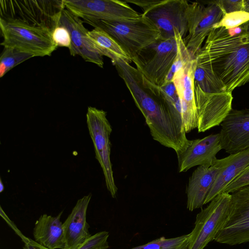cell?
I'll list each match as a JSON object with an SVG mask.
<instances>
[{
	"instance_id": "obj_1",
	"label": "cell",
	"mask_w": 249,
	"mask_h": 249,
	"mask_svg": "<svg viewBox=\"0 0 249 249\" xmlns=\"http://www.w3.org/2000/svg\"><path fill=\"white\" fill-rule=\"evenodd\" d=\"M0 29L4 47L35 56H50L57 46L52 34L59 25L63 0L0 1Z\"/></svg>"
},
{
	"instance_id": "obj_2",
	"label": "cell",
	"mask_w": 249,
	"mask_h": 249,
	"mask_svg": "<svg viewBox=\"0 0 249 249\" xmlns=\"http://www.w3.org/2000/svg\"><path fill=\"white\" fill-rule=\"evenodd\" d=\"M196 65L211 71L231 93L249 82V33L231 36L213 28L196 55Z\"/></svg>"
},
{
	"instance_id": "obj_3",
	"label": "cell",
	"mask_w": 249,
	"mask_h": 249,
	"mask_svg": "<svg viewBox=\"0 0 249 249\" xmlns=\"http://www.w3.org/2000/svg\"><path fill=\"white\" fill-rule=\"evenodd\" d=\"M83 21L110 36L131 60L142 50L160 38V33L157 27L142 14L140 18L131 21L89 19Z\"/></svg>"
},
{
	"instance_id": "obj_4",
	"label": "cell",
	"mask_w": 249,
	"mask_h": 249,
	"mask_svg": "<svg viewBox=\"0 0 249 249\" xmlns=\"http://www.w3.org/2000/svg\"><path fill=\"white\" fill-rule=\"evenodd\" d=\"M177 54L175 37L167 39L160 37L142 50L132 61L147 80L161 87L166 82Z\"/></svg>"
},
{
	"instance_id": "obj_5",
	"label": "cell",
	"mask_w": 249,
	"mask_h": 249,
	"mask_svg": "<svg viewBox=\"0 0 249 249\" xmlns=\"http://www.w3.org/2000/svg\"><path fill=\"white\" fill-rule=\"evenodd\" d=\"M231 196L228 193H220L197 214L187 249H204L214 240L228 217Z\"/></svg>"
},
{
	"instance_id": "obj_6",
	"label": "cell",
	"mask_w": 249,
	"mask_h": 249,
	"mask_svg": "<svg viewBox=\"0 0 249 249\" xmlns=\"http://www.w3.org/2000/svg\"><path fill=\"white\" fill-rule=\"evenodd\" d=\"M86 118L95 158L103 170L106 187L111 197L115 198L118 188L115 182L110 160L109 138L112 130V126L107 118V112L95 107H88Z\"/></svg>"
},
{
	"instance_id": "obj_7",
	"label": "cell",
	"mask_w": 249,
	"mask_h": 249,
	"mask_svg": "<svg viewBox=\"0 0 249 249\" xmlns=\"http://www.w3.org/2000/svg\"><path fill=\"white\" fill-rule=\"evenodd\" d=\"M231 196L228 217L214 240L231 246L249 242V185Z\"/></svg>"
},
{
	"instance_id": "obj_8",
	"label": "cell",
	"mask_w": 249,
	"mask_h": 249,
	"mask_svg": "<svg viewBox=\"0 0 249 249\" xmlns=\"http://www.w3.org/2000/svg\"><path fill=\"white\" fill-rule=\"evenodd\" d=\"M190 3L185 0H160L142 14L157 27L160 37H175V30L184 39L188 33Z\"/></svg>"
},
{
	"instance_id": "obj_9",
	"label": "cell",
	"mask_w": 249,
	"mask_h": 249,
	"mask_svg": "<svg viewBox=\"0 0 249 249\" xmlns=\"http://www.w3.org/2000/svg\"><path fill=\"white\" fill-rule=\"evenodd\" d=\"M65 8L82 20L131 21L142 16L124 1L63 0Z\"/></svg>"
},
{
	"instance_id": "obj_10",
	"label": "cell",
	"mask_w": 249,
	"mask_h": 249,
	"mask_svg": "<svg viewBox=\"0 0 249 249\" xmlns=\"http://www.w3.org/2000/svg\"><path fill=\"white\" fill-rule=\"evenodd\" d=\"M224 14L214 1L207 6L197 2L190 3L188 19V34L183 39L190 54L196 57L206 38Z\"/></svg>"
},
{
	"instance_id": "obj_11",
	"label": "cell",
	"mask_w": 249,
	"mask_h": 249,
	"mask_svg": "<svg viewBox=\"0 0 249 249\" xmlns=\"http://www.w3.org/2000/svg\"><path fill=\"white\" fill-rule=\"evenodd\" d=\"M195 94L198 132H205L221 124L232 109L233 97L231 92L207 93L195 85Z\"/></svg>"
},
{
	"instance_id": "obj_12",
	"label": "cell",
	"mask_w": 249,
	"mask_h": 249,
	"mask_svg": "<svg viewBox=\"0 0 249 249\" xmlns=\"http://www.w3.org/2000/svg\"><path fill=\"white\" fill-rule=\"evenodd\" d=\"M196 64V57L191 58L174 73L172 80L179 100L186 133L198 126L194 81Z\"/></svg>"
},
{
	"instance_id": "obj_13",
	"label": "cell",
	"mask_w": 249,
	"mask_h": 249,
	"mask_svg": "<svg viewBox=\"0 0 249 249\" xmlns=\"http://www.w3.org/2000/svg\"><path fill=\"white\" fill-rule=\"evenodd\" d=\"M220 125L222 149L231 155L249 149V109H231Z\"/></svg>"
},
{
	"instance_id": "obj_14",
	"label": "cell",
	"mask_w": 249,
	"mask_h": 249,
	"mask_svg": "<svg viewBox=\"0 0 249 249\" xmlns=\"http://www.w3.org/2000/svg\"><path fill=\"white\" fill-rule=\"evenodd\" d=\"M233 154L217 158L211 165L198 166L189 179L186 189L187 209L190 211L201 208L206 196L220 170L231 160Z\"/></svg>"
},
{
	"instance_id": "obj_15",
	"label": "cell",
	"mask_w": 249,
	"mask_h": 249,
	"mask_svg": "<svg viewBox=\"0 0 249 249\" xmlns=\"http://www.w3.org/2000/svg\"><path fill=\"white\" fill-rule=\"evenodd\" d=\"M59 25L65 26L70 33L71 43L69 51L71 55H80L85 61L103 67V56L95 49L88 35L89 31L80 18L65 8Z\"/></svg>"
},
{
	"instance_id": "obj_16",
	"label": "cell",
	"mask_w": 249,
	"mask_h": 249,
	"mask_svg": "<svg viewBox=\"0 0 249 249\" xmlns=\"http://www.w3.org/2000/svg\"><path fill=\"white\" fill-rule=\"evenodd\" d=\"M221 149L219 133L190 140L184 151L177 155L178 172H186L196 166L211 165Z\"/></svg>"
},
{
	"instance_id": "obj_17",
	"label": "cell",
	"mask_w": 249,
	"mask_h": 249,
	"mask_svg": "<svg viewBox=\"0 0 249 249\" xmlns=\"http://www.w3.org/2000/svg\"><path fill=\"white\" fill-rule=\"evenodd\" d=\"M91 196L89 193L78 199L63 223L64 249H78L92 236L87 221V212Z\"/></svg>"
},
{
	"instance_id": "obj_18",
	"label": "cell",
	"mask_w": 249,
	"mask_h": 249,
	"mask_svg": "<svg viewBox=\"0 0 249 249\" xmlns=\"http://www.w3.org/2000/svg\"><path fill=\"white\" fill-rule=\"evenodd\" d=\"M63 211L56 216L43 214L36 221L33 229L35 241L49 249H64Z\"/></svg>"
},
{
	"instance_id": "obj_19",
	"label": "cell",
	"mask_w": 249,
	"mask_h": 249,
	"mask_svg": "<svg viewBox=\"0 0 249 249\" xmlns=\"http://www.w3.org/2000/svg\"><path fill=\"white\" fill-rule=\"evenodd\" d=\"M249 166V149L233 154L230 162L219 172L204 201L209 203Z\"/></svg>"
},
{
	"instance_id": "obj_20",
	"label": "cell",
	"mask_w": 249,
	"mask_h": 249,
	"mask_svg": "<svg viewBox=\"0 0 249 249\" xmlns=\"http://www.w3.org/2000/svg\"><path fill=\"white\" fill-rule=\"evenodd\" d=\"M88 35L97 51L103 56L114 62L123 60L128 63L132 61L121 46L108 34L99 28L88 32Z\"/></svg>"
},
{
	"instance_id": "obj_21",
	"label": "cell",
	"mask_w": 249,
	"mask_h": 249,
	"mask_svg": "<svg viewBox=\"0 0 249 249\" xmlns=\"http://www.w3.org/2000/svg\"><path fill=\"white\" fill-rule=\"evenodd\" d=\"M194 81L195 85L205 93L215 94L226 92L223 83L211 71L196 64Z\"/></svg>"
},
{
	"instance_id": "obj_22",
	"label": "cell",
	"mask_w": 249,
	"mask_h": 249,
	"mask_svg": "<svg viewBox=\"0 0 249 249\" xmlns=\"http://www.w3.org/2000/svg\"><path fill=\"white\" fill-rule=\"evenodd\" d=\"M33 57L17 49L4 47L0 57V77L17 65Z\"/></svg>"
},
{
	"instance_id": "obj_23",
	"label": "cell",
	"mask_w": 249,
	"mask_h": 249,
	"mask_svg": "<svg viewBox=\"0 0 249 249\" xmlns=\"http://www.w3.org/2000/svg\"><path fill=\"white\" fill-rule=\"evenodd\" d=\"M189 234L167 238L161 236L146 244L130 249H187Z\"/></svg>"
},
{
	"instance_id": "obj_24",
	"label": "cell",
	"mask_w": 249,
	"mask_h": 249,
	"mask_svg": "<svg viewBox=\"0 0 249 249\" xmlns=\"http://www.w3.org/2000/svg\"><path fill=\"white\" fill-rule=\"evenodd\" d=\"M249 21V13L240 11L224 14L213 28L223 27L226 29L241 26Z\"/></svg>"
},
{
	"instance_id": "obj_25",
	"label": "cell",
	"mask_w": 249,
	"mask_h": 249,
	"mask_svg": "<svg viewBox=\"0 0 249 249\" xmlns=\"http://www.w3.org/2000/svg\"><path fill=\"white\" fill-rule=\"evenodd\" d=\"M109 235L107 231L98 232L92 235L78 249H108Z\"/></svg>"
},
{
	"instance_id": "obj_26",
	"label": "cell",
	"mask_w": 249,
	"mask_h": 249,
	"mask_svg": "<svg viewBox=\"0 0 249 249\" xmlns=\"http://www.w3.org/2000/svg\"><path fill=\"white\" fill-rule=\"evenodd\" d=\"M53 41L57 47L71 48V40L70 33L65 26L59 25L52 34Z\"/></svg>"
},
{
	"instance_id": "obj_27",
	"label": "cell",
	"mask_w": 249,
	"mask_h": 249,
	"mask_svg": "<svg viewBox=\"0 0 249 249\" xmlns=\"http://www.w3.org/2000/svg\"><path fill=\"white\" fill-rule=\"evenodd\" d=\"M249 185V166L231 181L223 192L231 194L242 187Z\"/></svg>"
},
{
	"instance_id": "obj_28",
	"label": "cell",
	"mask_w": 249,
	"mask_h": 249,
	"mask_svg": "<svg viewBox=\"0 0 249 249\" xmlns=\"http://www.w3.org/2000/svg\"><path fill=\"white\" fill-rule=\"evenodd\" d=\"M214 1L220 8L224 15L243 11V0H220Z\"/></svg>"
},
{
	"instance_id": "obj_29",
	"label": "cell",
	"mask_w": 249,
	"mask_h": 249,
	"mask_svg": "<svg viewBox=\"0 0 249 249\" xmlns=\"http://www.w3.org/2000/svg\"><path fill=\"white\" fill-rule=\"evenodd\" d=\"M0 214L1 216L6 221V222L9 225V226L13 230L15 233L21 238L22 241L25 243L29 238L24 235L22 232L18 230L16 225L13 221H11L9 217L6 215L5 213L3 211L2 207H0Z\"/></svg>"
},
{
	"instance_id": "obj_30",
	"label": "cell",
	"mask_w": 249,
	"mask_h": 249,
	"mask_svg": "<svg viewBox=\"0 0 249 249\" xmlns=\"http://www.w3.org/2000/svg\"><path fill=\"white\" fill-rule=\"evenodd\" d=\"M160 0H124L126 3H133L143 9V12L146 11L149 7L158 3Z\"/></svg>"
},
{
	"instance_id": "obj_31",
	"label": "cell",
	"mask_w": 249,
	"mask_h": 249,
	"mask_svg": "<svg viewBox=\"0 0 249 249\" xmlns=\"http://www.w3.org/2000/svg\"><path fill=\"white\" fill-rule=\"evenodd\" d=\"M23 249H49L42 245L39 244L35 240L28 238L27 241L24 243Z\"/></svg>"
},
{
	"instance_id": "obj_32",
	"label": "cell",
	"mask_w": 249,
	"mask_h": 249,
	"mask_svg": "<svg viewBox=\"0 0 249 249\" xmlns=\"http://www.w3.org/2000/svg\"><path fill=\"white\" fill-rule=\"evenodd\" d=\"M228 34L231 36L239 34L243 32L242 26L227 29Z\"/></svg>"
},
{
	"instance_id": "obj_33",
	"label": "cell",
	"mask_w": 249,
	"mask_h": 249,
	"mask_svg": "<svg viewBox=\"0 0 249 249\" xmlns=\"http://www.w3.org/2000/svg\"><path fill=\"white\" fill-rule=\"evenodd\" d=\"M243 11L249 13V0H243Z\"/></svg>"
},
{
	"instance_id": "obj_34",
	"label": "cell",
	"mask_w": 249,
	"mask_h": 249,
	"mask_svg": "<svg viewBox=\"0 0 249 249\" xmlns=\"http://www.w3.org/2000/svg\"><path fill=\"white\" fill-rule=\"evenodd\" d=\"M243 32L249 33V21L241 25Z\"/></svg>"
},
{
	"instance_id": "obj_35",
	"label": "cell",
	"mask_w": 249,
	"mask_h": 249,
	"mask_svg": "<svg viewBox=\"0 0 249 249\" xmlns=\"http://www.w3.org/2000/svg\"><path fill=\"white\" fill-rule=\"evenodd\" d=\"M4 189V186L3 184L2 183L1 179H0V192L2 193Z\"/></svg>"
}]
</instances>
